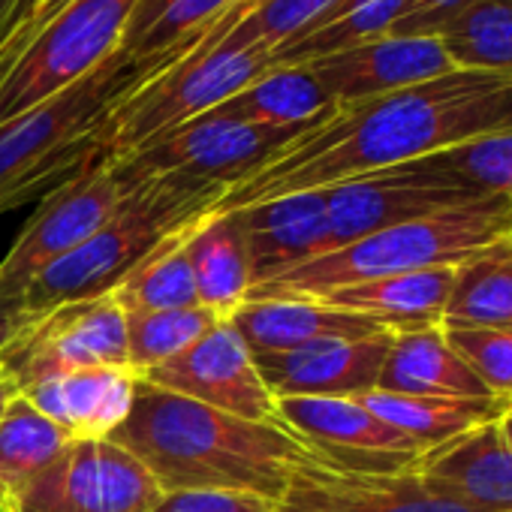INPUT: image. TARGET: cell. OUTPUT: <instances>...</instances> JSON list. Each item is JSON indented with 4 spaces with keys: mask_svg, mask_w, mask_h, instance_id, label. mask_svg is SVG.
I'll return each instance as SVG.
<instances>
[{
    "mask_svg": "<svg viewBox=\"0 0 512 512\" xmlns=\"http://www.w3.org/2000/svg\"><path fill=\"white\" fill-rule=\"evenodd\" d=\"M509 127L512 79L458 67L413 88L335 106L332 115L299 133L263 169L232 184L208 214L326 190Z\"/></svg>",
    "mask_w": 512,
    "mask_h": 512,
    "instance_id": "obj_1",
    "label": "cell"
},
{
    "mask_svg": "<svg viewBox=\"0 0 512 512\" xmlns=\"http://www.w3.org/2000/svg\"><path fill=\"white\" fill-rule=\"evenodd\" d=\"M109 440L133 452L163 491L235 488L278 503L299 470L323 461L278 419L247 422L142 380L130 416Z\"/></svg>",
    "mask_w": 512,
    "mask_h": 512,
    "instance_id": "obj_2",
    "label": "cell"
},
{
    "mask_svg": "<svg viewBox=\"0 0 512 512\" xmlns=\"http://www.w3.org/2000/svg\"><path fill=\"white\" fill-rule=\"evenodd\" d=\"M187 49L136 58L124 46L94 73L43 106L0 124V214L43 199L100 160V139L115 109Z\"/></svg>",
    "mask_w": 512,
    "mask_h": 512,
    "instance_id": "obj_3",
    "label": "cell"
},
{
    "mask_svg": "<svg viewBox=\"0 0 512 512\" xmlns=\"http://www.w3.org/2000/svg\"><path fill=\"white\" fill-rule=\"evenodd\" d=\"M509 238L512 202L503 196H482L419 220L377 229L344 247H335L299 269H290L253 287L244 302L320 299L326 293L368 284L377 278L461 266L482 250Z\"/></svg>",
    "mask_w": 512,
    "mask_h": 512,
    "instance_id": "obj_4",
    "label": "cell"
},
{
    "mask_svg": "<svg viewBox=\"0 0 512 512\" xmlns=\"http://www.w3.org/2000/svg\"><path fill=\"white\" fill-rule=\"evenodd\" d=\"M220 196L223 190L217 187L175 175L130 184L124 202L103 229L31 281L22 293L25 311L40 317L58 305L112 293L154 244L178 226L205 217Z\"/></svg>",
    "mask_w": 512,
    "mask_h": 512,
    "instance_id": "obj_5",
    "label": "cell"
},
{
    "mask_svg": "<svg viewBox=\"0 0 512 512\" xmlns=\"http://www.w3.org/2000/svg\"><path fill=\"white\" fill-rule=\"evenodd\" d=\"M272 67L275 58L269 46H232L226 40L211 43L202 37L115 109L100 139V160H124L151 139L217 109Z\"/></svg>",
    "mask_w": 512,
    "mask_h": 512,
    "instance_id": "obj_6",
    "label": "cell"
},
{
    "mask_svg": "<svg viewBox=\"0 0 512 512\" xmlns=\"http://www.w3.org/2000/svg\"><path fill=\"white\" fill-rule=\"evenodd\" d=\"M139 0H70V4L0 73V124H7L109 61L130 31Z\"/></svg>",
    "mask_w": 512,
    "mask_h": 512,
    "instance_id": "obj_7",
    "label": "cell"
},
{
    "mask_svg": "<svg viewBox=\"0 0 512 512\" xmlns=\"http://www.w3.org/2000/svg\"><path fill=\"white\" fill-rule=\"evenodd\" d=\"M305 130L308 127H256L199 115L109 166H115L124 187L148 178L175 175L226 193L232 184L263 169L284 145H290Z\"/></svg>",
    "mask_w": 512,
    "mask_h": 512,
    "instance_id": "obj_8",
    "label": "cell"
},
{
    "mask_svg": "<svg viewBox=\"0 0 512 512\" xmlns=\"http://www.w3.org/2000/svg\"><path fill=\"white\" fill-rule=\"evenodd\" d=\"M124 323L127 314L112 293L58 305L22 329L0 353V365L19 392L85 368H127Z\"/></svg>",
    "mask_w": 512,
    "mask_h": 512,
    "instance_id": "obj_9",
    "label": "cell"
},
{
    "mask_svg": "<svg viewBox=\"0 0 512 512\" xmlns=\"http://www.w3.org/2000/svg\"><path fill=\"white\" fill-rule=\"evenodd\" d=\"M163 494L151 470L115 440H70L10 512H151Z\"/></svg>",
    "mask_w": 512,
    "mask_h": 512,
    "instance_id": "obj_10",
    "label": "cell"
},
{
    "mask_svg": "<svg viewBox=\"0 0 512 512\" xmlns=\"http://www.w3.org/2000/svg\"><path fill=\"white\" fill-rule=\"evenodd\" d=\"M124 196V181L103 160L46 193L13 250L0 260V299H22L40 272L109 223Z\"/></svg>",
    "mask_w": 512,
    "mask_h": 512,
    "instance_id": "obj_11",
    "label": "cell"
},
{
    "mask_svg": "<svg viewBox=\"0 0 512 512\" xmlns=\"http://www.w3.org/2000/svg\"><path fill=\"white\" fill-rule=\"evenodd\" d=\"M329 208L332 250L344 247L377 229L419 220L473 199L482 193L464 187L449 172H443L434 157L410 160L380 172H368L323 190Z\"/></svg>",
    "mask_w": 512,
    "mask_h": 512,
    "instance_id": "obj_12",
    "label": "cell"
},
{
    "mask_svg": "<svg viewBox=\"0 0 512 512\" xmlns=\"http://www.w3.org/2000/svg\"><path fill=\"white\" fill-rule=\"evenodd\" d=\"M275 419L344 473H407L428 452L356 398H278Z\"/></svg>",
    "mask_w": 512,
    "mask_h": 512,
    "instance_id": "obj_13",
    "label": "cell"
},
{
    "mask_svg": "<svg viewBox=\"0 0 512 512\" xmlns=\"http://www.w3.org/2000/svg\"><path fill=\"white\" fill-rule=\"evenodd\" d=\"M139 380L247 422H275L278 398L229 320H220L181 356L151 368Z\"/></svg>",
    "mask_w": 512,
    "mask_h": 512,
    "instance_id": "obj_14",
    "label": "cell"
},
{
    "mask_svg": "<svg viewBox=\"0 0 512 512\" xmlns=\"http://www.w3.org/2000/svg\"><path fill=\"white\" fill-rule=\"evenodd\" d=\"M284 506L314 512H491L452 494L416 467L392 476H368L344 473L323 461L296 473Z\"/></svg>",
    "mask_w": 512,
    "mask_h": 512,
    "instance_id": "obj_15",
    "label": "cell"
},
{
    "mask_svg": "<svg viewBox=\"0 0 512 512\" xmlns=\"http://www.w3.org/2000/svg\"><path fill=\"white\" fill-rule=\"evenodd\" d=\"M341 103L383 97L458 70L437 37H380L302 64Z\"/></svg>",
    "mask_w": 512,
    "mask_h": 512,
    "instance_id": "obj_16",
    "label": "cell"
},
{
    "mask_svg": "<svg viewBox=\"0 0 512 512\" xmlns=\"http://www.w3.org/2000/svg\"><path fill=\"white\" fill-rule=\"evenodd\" d=\"M229 214L235 217L247 247L253 287H260L290 269H299L332 250L329 208L323 190H305L253 202Z\"/></svg>",
    "mask_w": 512,
    "mask_h": 512,
    "instance_id": "obj_17",
    "label": "cell"
},
{
    "mask_svg": "<svg viewBox=\"0 0 512 512\" xmlns=\"http://www.w3.org/2000/svg\"><path fill=\"white\" fill-rule=\"evenodd\" d=\"M392 332L359 341H323L287 353H256L266 386L275 398H359L377 389Z\"/></svg>",
    "mask_w": 512,
    "mask_h": 512,
    "instance_id": "obj_18",
    "label": "cell"
},
{
    "mask_svg": "<svg viewBox=\"0 0 512 512\" xmlns=\"http://www.w3.org/2000/svg\"><path fill=\"white\" fill-rule=\"evenodd\" d=\"M136 383L127 368H85L34 383L19 395L73 440H109L133 410Z\"/></svg>",
    "mask_w": 512,
    "mask_h": 512,
    "instance_id": "obj_19",
    "label": "cell"
},
{
    "mask_svg": "<svg viewBox=\"0 0 512 512\" xmlns=\"http://www.w3.org/2000/svg\"><path fill=\"white\" fill-rule=\"evenodd\" d=\"M229 323L244 338L250 353H287L302 350L323 341H359L371 338L380 329L377 323L329 308L311 299H263V302H241Z\"/></svg>",
    "mask_w": 512,
    "mask_h": 512,
    "instance_id": "obj_20",
    "label": "cell"
},
{
    "mask_svg": "<svg viewBox=\"0 0 512 512\" xmlns=\"http://www.w3.org/2000/svg\"><path fill=\"white\" fill-rule=\"evenodd\" d=\"M455 269L458 266L377 278L368 284L326 293L311 302H323L329 308L359 314L392 335L413 332V329H434L443 326V311L452 293Z\"/></svg>",
    "mask_w": 512,
    "mask_h": 512,
    "instance_id": "obj_21",
    "label": "cell"
},
{
    "mask_svg": "<svg viewBox=\"0 0 512 512\" xmlns=\"http://www.w3.org/2000/svg\"><path fill=\"white\" fill-rule=\"evenodd\" d=\"M416 470L482 509L512 512V446L497 422L425 452Z\"/></svg>",
    "mask_w": 512,
    "mask_h": 512,
    "instance_id": "obj_22",
    "label": "cell"
},
{
    "mask_svg": "<svg viewBox=\"0 0 512 512\" xmlns=\"http://www.w3.org/2000/svg\"><path fill=\"white\" fill-rule=\"evenodd\" d=\"M380 392L434 395V398H494L467 362L443 338V326L395 332L383 359Z\"/></svg>",
    "mask_w": 512,
    "mask_h": 512,
    "instance_id": "obj_23",
    "label": "cell"
},
{
    "mask_svg": "<svg viewBox=\"0 0 512 512\" xmlns=\"http://www.w3.org/2000/svg\"><path fill=\"white\" fill-rule=\"evenodd\" d=\"M374 416L413 437L428 452L446 446L488 422H497L506 410V398H434V395H398L371 389L356 398Z\"/></svg>",
    "mask_w": 512,
    "mask_h": 512,
    "instance_id": "obj_24",
    "label": "cell"
},
{
    "mask_svg": "<svg viewBox=\"0 0 512 512\" xmlns=\"http://www.w3.org/2000/svg\"><path fill=\"white\" fill-rule=\"evenodd\" d=\"M335 106L308 67H272L205 115L256 127H314Z\"/></svg>",
    "mask_w": 512,
    "mask_h": 512,
    "instance_id": "obj_25",
    "label": "cell"
},
{
    "mask_svg": "<svg viewBox=\"0 0 512 512\" xmlns=\"http://www.w3.org/2000/svg\"><path fill=\"white\" fill-rule=\"evenodd\" d=\"M187 256L199 305L229 320L253 287L247 247L235 217L229 211L199 217L187 235Z\"/></svg>",
    "mask_w": 512,
    "mask_h": 512,
    "instance_id": "obj_26",
    "label": "cell"
},
{
    "mask_svg": "<svg viewBox=\"0 0 512 512\" xmlns=\"http://www.w3.org/2000/svg\"><path fill=\"white\" fill-rule=\"evenodd\" d=\"M196 220L169 232L121 278V284L112 290V296L118 299L124 314L175 311V308L199 305L190 256H187V235H190Z\"/></svg>",
    "mask_w": 512,
    "mask_h": 512,
    "instance_id": "obj_27",
    "label": "cell"
},
{
    "mask_svg": "<svg viewBox=\"0 0 512 512\" xmlns=\"http://www.w3.org/2000/svg\"><path fill=\"white\" fill-rule=\"evenodd\" d=\"M73 437L46 419L25 395H16L0 416V506L10 512L25 485L46 470Z\"/></svg>",
    "mask_w": 512,
    "mask_h": 512,
    "instance_id": "obj_28",
    "label": "cell"
},
{
    "mask_svg": "<svg viewBox=\"0 0 512 512\" xmlns=\"http://www.w3.org/2000/svg\"><path fill=\"white\" fill-rule=\"evenodd\" d=\"M443 323L512 329V238L455 269Z\"/></svg>",
    "mask_w": 512,
    "mask_h": 512,
    "instance_id": "obj_29",
    "label": "cell"
},
{
    "mask_svg": "<svg viewBox=\"0 0 512 512\" xmlns=\"http://www.w3.org/2000/svg\"><path fill=\"white\" fill-rule=\"evenodd\" d=\"M437 40L455 67L512 79V0H476Z\"/></svg>",
    "mask_w": 512,
    "mask_h": 512,
    "instance_id": "obj_30",
    "label": "cell"
},
{
    "mask_svg": "<svg viewBox=\"0 0 512 512\" xmlns=\"http://www.w3.org/2000/svg\"><path fill=\"white\" fill-rule=\"evenodd\" d=\"M223 317L214 311L193 305L175 311H139L127 314V371L139 380L151 368L166 365L169 359L181 356L193 347L205 332H211Z\"/></svg>",
    "mask_w": 512,
    "mask_h": 512,
    "instance_id": "obj_31",
    "label": "cell"
},
{
    "mask_svg": "<svg viewBox=\"0 0 512 512\" xmlns=\"http://www.w3.org/2000/svg\"><path fill=\"white\" fill-rule=\"evenodd\" d=\"M344 0H263L229 28L214 25L205 40H226L232 46H269L272 52L314 28H320Z\"/></svg>",
    "mask_w": 512,
    "mask_h": 512,
    "instance_id": "obj_32",
    "label": "cell"
},
{
    "mask_svg": "<svg viewBox=\"0 0 512 512\" xmlns=\"http://www.w3.org/2000/svg\"><path fill=\"white\" fill-rule=\"evenodd\" d=\"M431 157L464 187L482 196H503L512 202V127L461 142Z\"/></svg>",
    "mask_w": 512,
    "mask_h": 512,
    "instance_id": "obj_33",
    "label": "cell"
},
{
    "mask_svg": "<svg viewBox=\"0 0 512 512\" xmlns=\"http://www.w3.org/2000/svg\"><path fill=\"white\" fill-rule=\"evenodd\" d=\"M238 0H169L157 19L124 46L136 58H157L187 46H196Z\"/></svg>",
    "mask_w": 512,
    "mask_h": 512,
    "instance_id": "obj_34",
    "label": "cell"
},
{
    "mask_svg": "<svg viewBox=\"0 0 512 512\" xmlns=\"http://www.w3.org/2000/svg\"><path fill=\"white\" fill-rule=\"evenodd\" d=\"M443 338L494 398H512V329L443 323Z\"/></svg>",
    "mask_w": 512,
    "mask_h": 512,
    "instance_id": "obj_35",
    "label": "cell"
},
{
    "mask_svg": "<svg viewBox=\"0 0 512 512\" xmlns=\"http://www.w3.org/2000/svg\"><path fill=\"white\" fill-rule=\"evenodd\" d=\"M151 512H281V503L235 488H190L166 491Z\"/></svg>",
    "mask_w": 512,
    "mask_h": 512,
    "instance_id": "obj_36",
    "label": "cell"
},
{
    "mask_svg": "<svg viewBox=\"0 0 512 512\" xmlns=\"http://www.w3.org/2000/svg\"><path fill=\"white\" fill-rule=\"evenodd\" d=\"M476 0H404V16L386 37H437L461 10Z\"/></svg>",
    "mask_w": 512,
    "mask_h": 512,
    "instance_id": "obj_37",
    "label": "cell"
},
{
    "mask_svg": "<svg viewBox=\"0 0 512 512\" xmlns=\"http://www.w3.org/2000/svg\"><path fill=\"white\" fill-rule=\"evenodd\" d=\"M70 4V0H34V7L25 13V19H22V25L16 28V34L0 46V73H4V67L64 10Z\"/></svg>",
    "mask_w": 512,
    "mask_h": 512,
    "instance_id": "obj_38",
    "label": "cell"
},
{
    "mask_svg": "<svg viewBox=\"0 0 512 512\" xmlns=\"http://www.w3.org/2000/svg\"><path fill=\"white\" fill-rule=\"evenodd\" d=\"M34 317L25 311L22 299H0V353H4Z\"/></svg>",
    "mask_w": 512,
    "mask_h": 512,
    "instance_id": "obj_39",
    "label": "cell"
},
{
    "mask_svg": "<svg viewBox=\"0 0 512 512\" xmlns=\"http://www.w3.org/2000/svg\"><path fill=\"white\" fill-rule=\"evenodd\" d=\"M28 4H31V0H0V46L13 37V31L25 19Z\"/></svg>",
    "mask_w": 512,
    "mask_h": 512,
    "instance_id": "obj_40",
    "label": "cell"
},
{
    "mask_svg": "<svg viewBox=\"0 0 512 512\" xmlns=\"http://www.w3.org/2000/svg\"><path fill=\"white\" fill-rule=\"evenodd\" d=\"M169 4V0H139V10H136V16H133V22H130V31H127V37H124V46H130L154 19H157V13L163 10Z\"/></svg>",
    "mask_w": 512,
    "mask_h": 512,
    "instance_id": "obj_41",
    "label": "cell"
},
{
    "mask_svg": "<svg viewBox=\"0 0 512 512\" xmlns=\"http://www.w3.org/2000/svg\"><path fill=\"white\" fill-rule=\"evenodd\" d=\"M256 4H263V0H238V4H235V7H232V10H229L226 16H223V19H226V22L232 25V22H238L241 16H247V13H250V10H253Z\"/></svg>",
    "mask_w": 512,
    "mask_h": 512,
    "instance_id": "obj_42",
    "label": "cell"
},
{
    "mask_svg": "<svg viewBox=\"0 0 512 512\" xmlns=\"http://www.w3.org/2000/svg\"><path fill=\"white\" fill-rule=\"evenodd\" d=\"M19 395V389H16V383L7 377V380H0V416H4V410H7V404L13 401Z\"/></svg>",
    "mask_w": 512,
    "mask_h": 512,
    "instance_id": "obj_43",
    "label": "cell"
},
{
    "mask_svg": "<svg viewBox=\"0 0 512 512\" xmlns=\"http://www.w3.org/2000/svg\"><path fill=\"white\" fill-rule=\"evenodd\" d=\"M497 431H500V437L506 440V446H512V410H506V413L497 419Z\"/></svg>",
    "mask_w": 512,
    "mask_h": 512,
    "instance_id": "obj_44",
    "label": "cell"
},
{
    "mask_svg": "<svg viewBox=\"0 0 512 512\" xmlns=\"http://www.w3.org/2000/svg\"><path fill=\"white\" fill-rule=\"evenodd\" d=\"M281 512H314V509H293V506H284L281 503Z\"/></svg>",
    "mask_w": 512,
    "mask_h": 512,
    "instance_id": "obj_45",
    "label": "cell"
},
{
    "mask_svg": "<svg viewBox=\"0 0 512 512\" xmlns=\"http://www.w3.org/2000/svg\"><path fill=\"white\" fill-rule=\"evenodd\" d=\"M0 380H7V371H4V365H0Z\"/></svg>",
    "mask_w": 512,
    "mask_h": 512,
    "instance_id": "obj_46",
    "label": "cell"
},
{
    "mask_svg": "<svg viewBox=\"0 0 512 512\" xmlns=\"http://www.w3.org/2000/svg\"><path fill=\"white\" fill-rule=\"evenodd\" d=\"M31 7H34V0H31V4H28V10H31ZM28 10H25V13H28ZM19 25H22V22H19ZM13 34H16V31H13Z\"/></svg>",
    "mask_w": 512,
    "mask_h": 512,
    "instance_id": "obj_47",
    "label": "cell"
},
{
    "mask_svg": "<svg viewBox=\"0 0 512 512\" xmlns=\"http://www.w3.org/2000/svg\"><path fill=\"white\" fill-rule=\"evenodd\" d=\"M509 410H512V398H509Z\"/></svg>",
    "mask_w": 512,
    "mask_h": 512,
    "instance_id": "obj_48",
    "label": "cell"
},
{
    "mask_svg": "<svg viewBox=\"0 0 512 512\" xmlns=\"http://www.w3.org/2000/svg\"><path fill=\"white\" fill-rule=\"evenodd\" d=\"M0 512H4V506H0Z\"/></svg>",
    "mask_w": 512,
    "mask_h": 512,
    "instance_id": "obj_49",
    "label": "cell"
}]
</instances>
